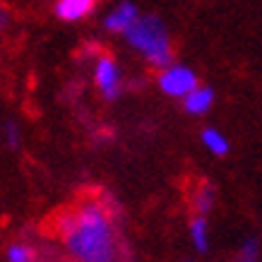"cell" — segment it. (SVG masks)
I'll list each match as a JSON object with an SVG mask.
<instances>
[{
	"label": "cell",
	"mask_w": 262,
	"mask_h": 262,
	"mask_svg": "<svg viewBox=\"0 0 262 262\" xmlns=\"http://www.w3.org/2000/svg\"><path fill=\"white\" fill-rule=\"evenodd\" d=\"M214 198H216L214 188L209 183H202L200 190L195 192V209H198V214H207L214 207Z\"/></svg>",
	"instance_id": "10"
},
{
	"label": "cell",
	"mask_w": 262,
	"mask_h": 262,
	"mask_svg": "<svg viewBox=\"0 0 262 262\" xmlns=\"http://www.w3.org/2000/svg\"><path fill=\"white\" fill-rule=\"evenodd\" d=\"M140 17V12H137V8L133 5V3H120L118 8L113 10L111 15L103 19V27L108 29V32H116V34H125L133 24H135V19Z\"/></svg>",
	"instance_id": "5"
},
{
	"label": "cell",
	"mask_w": 262,
	"mask_h": 262,
	"mask_svg": "<svg viewBox=\"0 0 262 262\" xmlns=\"http://www.w3.org/2000/svg\"><path fill=\"white\" fill-rule=\"evenodd\" d=\"M94 8V0H58L56 15L65 22H77Z\"/></svg>",
	"instance_id": "7"
},
{
	"label": "cell",
	"mask_w": 262,
	"mask_h": 262,
	"mask_svg": "<svg viewBox=\"0 0 262 262\" xmlns=\"http://www.w3.org/2000/svg\"><path fill=\"white\" fill-rule=\"evenodd\" d=\"M202 142H205V147L214 157H226L229 154V140L219 133V130H214V127H207V130H202Z\"/></svg>",
	"instance_id": "9"
},
{
	"label": "cell",
	"mask_w": 262,
	"mask_h": 262,
	"mask_svg": "<svg viewBox=\"0 0 262 262\" xmlns=\"http://www.w3.org/2000/svg\"><path fill=\"white\" fill-rule=\"evenodd\" d=\"M5 260H8V262H32V260H36V250H34L32 246L15 243V246L8 248V253H5Z\"/></svg>",
	"instance_id": "11"
},
{
	"label": "cell",
	"mask_w": 262,
	"mask_h": 262,
	"mask_svg": "<svg viewBox=\"0 0 262 262\" xmlns=\"http://www.w3.org/2000/svg\"><path fill=\"white\" fill-rule=\"evenodd\" d=\"M241 260H246V262H253L260 257V246H257V241L255 238H248L243 246H241V253H238Z\"/></svg>",
	"instance_id": "12"
},
{
	"label": "cell",
	"mask_w": 262,
	"mask_h": 262,
	"mask_svg": "<svg viewBox=\"0 0 262 262\" xmlns=\"http://www.w3.org/2000/svg\"><path fill=\"white\" fill-rule=\"evenodd\" d=\"M5 22H8V15H5V10L0 8V27H3Z\"/></svg>",
	"instance_id": "14"
},
{
	"label": "cell",
	"mask_w": 262,
	"mask_h": 262,
	"mask_svg": "<svg viewBox=\"0 0 262 262\" xmlns=\"http://www.w3.org/2000/svg\"><path fill=\"white\" fill-rule=\"evenodd\" d=\"M190 238L198 253H207V248H209V231H207L205 214H198L190 222Z\"/></svg>",
	"instance_id": "8"
},
{
	"label": "cell",
	"mask_w": 262,
	"mask_h": 262,
	"mask_svg": "<svg viewBox=\"0 0 262 262\" xmlns=\"http://www.w3.org/2000/svg\"><path fill=\"white\" fill-rule=\"evenodd\" d=\"M5 142H8L10 149L19 147V130H17L15 123H5Z\"/></svg>",
	"instance_id": "13"
},
{
	"label": "cell",
	"mask_w": 262,
	"mask_h": 262,
	"mask_svg": "<svg viewBox=\"0 0 262 262\" xmlns=\"http://www.w3.org/2000/svg\"><path fill=\"white\" fill-rule=\"evenodd\" d=\"M123 36L147 63L157 65V68H166V65L173 63L171 39H168L166 27H164V22L159 17L154 15L137 17L135 24Z\"/></svg>",
	"instance_id": "2"
},
{
	"label": "cell",
	"mask_w": 262,
	"mask_h": 262,
	"mask_svg": "<svg viewBox=\"0 0 262 262\" xmlns=\"http://www.w3.org/2000/svg\"><path fill=\"white\" fill-rule=\"evenodd\" d=\"M111 205L87 202L60 222V233L68 253L82 262H108L125 255V248L118 246L113 229Z\"/></svg>",
	"instance_id": "1"
},
{
	"label": "cell",
	"mask_w": 262,
	"mask_h": 262,
	"mask_svg": "<svg viewBox=\"0 0 262 262\" xmlns=\"http://www.w3.org/2000/svg\"><path fill=\"white\" fill-rule=\"evenodd\" d=\"M94 80L106 101H116L118 99L123 84H120V70L113 58H99L96 70H94Z\"/></svg>",
	"instance_id": "4"
},
{
	"label": "cell",
	"mask_w": 262,
	"mask_h": 262,
	"mask_svg": "<svg viewBox=\"0 0 262 262\" xmlns=\"http://www.w3.org/2000/svg\"><path fill=\"white\" fill-rule=\"evenodd\" d=\"M159 87L164 94L183 99V96H188L192 89L198 87V75H195L190 68H185V65L171 63V65H166V68H161Z\"/></svg>",
	"instance_id": "3"
},
{
	"label": "cell",
	"mask_w": 262,
	"mask_h": 262,
	"mask_svg": "<svg viewBox=\"0 0 262 262\" xmlns=\"http://www.w3.org/2000/svg\"><path fill=\"white\" fill-rule=\"evenodd\" d=\"M214 103V92L209 87H195L188 96H183V108L190 116H205Z\"/></svg>",
	"instance_id": "6"
}]
</instances>
